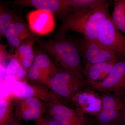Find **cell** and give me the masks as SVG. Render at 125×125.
Instances as JSON below:
<instances>
[{
	"mask_svg": "<svg viewBox=\"0 0 125 125\" xmlns=\"http://www.w3.org/2000/svg\"><path fill=\"white\" fill-rule=\"evenodd\" d=\"M111 17L116 27L125 34V0L115 1L114 10Z\"/></svg>",
	"mask_w": 125,
	"mask_h": 125,
	"instance_id": "d6986e66",
	"label": "cell"
},
{
	"mask_svg": "<svg viewBox=\"0 0 125 125\" xmlns=\"http://www.w3.org/2000/svg\"><path fill=\"white\" fill-rule=\"evenodd\" d=\"M109 7L107 1L98 0L91 6L74 10L63 19L61 33L74 31L88 39L97 40L101 24L111 17Z\"/></svg>",
	"mask_w": 125,
	"mask_h": 125,
	"instance_id": "6da1fadb",
	"label": "cell"
},
{
	"mask_svg": "<svg viewBox=\"0 0 125 125\" xmlns=\"http://www.w3.org/2000/svg\"><path fill=\"white\" fill-rule=\"evenodd\" d=\"M10 93L17 99L34 97L48 104L54 99L55 94L43 86L33 85L27 81H16Z\"/></svg>",
	"mask_w": 125,
	"mask_h": 125,
	"instance_id": "8fae6325",
	"label": "cell"
},
{
	"mask_svg": "<svg viewBox=\"0 0 125 125\" xmlns=\"http://www.w3.org/2000/svg\"><path fill=\"white\" fill-rule=\"evenodd\" d=\"M37 41L63 69L83 73L79 46L73 42L62 38L46 41L38 39Z\"/></svg>",
	"mask_w": 125,
	"mask_h": 125,
	"instance_id": "7a4b0ae2",
	"label": "cell"
},
{
	"mask_svg": "<svg viewBox=\"0 0 125 125\" xmlns=\"http://www.w3.org/2000/svg\"><path fill=\"white\" fill-rule=\"evenodd\" d=\"M90 87L79 93L73 99L76 108L83 113L96 116L102 108L101 95Z\"/></svg>",
	"mask_w": 125,
	"mask_h": 125,
	"instance_id": "4fadbf2b",
	"label": "cell"
},
{
	"mask_svg": "<svg viewBox=\"0 0 125 125\" xmlns=\"http://www.w3.org/2000/svg\"><path fill=\"white\" fill-rule=\"evenodd\" d=\"M47 86L58 100L72 102L77 94L90 87L83 74L64 69L51 78Z\"/></svg>",
	"mask_w": 125,
	"mask_h": 125,
	"instance_id": "3957f363",
	"label": "cell"
},
{
	"mask_svg": "<svg viewBox=\"0 0 125 125\" xmlns=\"http://www.w3.org/2000/svg\"><path fill=\"white\" fill-rule=\"evenodd\" d=\"M123 119H124V121H125V108H124V109H123Z\"/></svg>",
	"mask_w": 125,
	"mask_h": 125,
	"instance_id": "484cf974",
	"label": "cell"
},
{
	"mask_svg": "<svg viewBox=\"0 0 125 125\" xmlns=\"http://www.w3.org/2000/svg\"><path fill=\"white\" fill-rule=\"evenodd\" d=\"M38 38H33L26 40L15 49V56L28 72L31 67L35 57L33 46Z\"/></svg>",
	"mask_w": 125,
	"mask_h": 125,
	"instance_id": "2e32d148",
	"label": "cell"
},
{
	"mask_svg": "<svg viewBox=\"0 0 125 125\" xmlns=\"http://www.w3.org/2000/svg\"><path fill=\"white\" fill-rule=\"evenodd\" d=\"M58 125H92L88 118H81L74 116L62 117L57 115H51Z\"/></svg>",
	"mask_w": 125,
	"mask_h": 125,
	"instance_id": "44dd1931",
	"label": "cell"
},
{
	"mask_svg": "<svg viewBox=\"0 0 125 125\" xmlns=\"http://www.w3.org/2000/svg\"><path fill=\"white\" fill-rule=\"evenodd\" d=\"M58 72L48 56L39 52L35 54L33 62L28 71L27 82L47 85L51 78Z\"/></svg>",
	"mask_w": 125,
	"mask_h": 125,
	"instance_id": "8992f818",
	"label": "cell"
},
{
	"mask_svg": "<svg viewBox=\"0 0 125 125\" xmlns=\"http://www.w3.org/2000/svg\"><path fill=\"white\" fill-rule=\"evenodd\" d=\"M27 20L30 29L39 36H46L54 31L55 26L54 14L36 10L29 12Z\"/></svg>",
	"mask_w": 125,
	"mask_h": 125,
	"instance_id": "7c38bea8",
	"label": "cell"
},
{
	"mask_svg": "<svg viewBox=\"0 0 125 125\" xmlns=\"http://www.w3.org/2000/svg\"><path fill=\"white\" fill-rule=\"evenodd\" d=\"M100 95L102 108L96 118L97 124L113 125V123L116 122H125L123 114L125 100L111 94H101Z\"/></svg>",
	"mask_w": 125,
	"mask_h": 125,
	"instance_id": "52a82bcc",
	"label": "cell"
},
{
	"mask_svg": "<svg viewBox=\"0 0 125 125\" xmlns=\"http://www.w3.org/2000/svg\"><path fill=\"white\" fill-rule=\"evenodd\" d=\"M34 121L37 125H48L46 120L44 119L43 117H41Z\"/></svg>",
	"mask_w": 125,
	"mask_h": 125,
	"instance_id": "603a6c76",
	"label": "cell"
},
{
	"mask_svg": "<svg viewBox=\"0 0 125 125\" xmlns=\"http://www.w3.org/2000/svg\"><path fill=\"white\" fill-rule=\"evenodd\" d=\"M17 99L10 93L0 99V125H6L14 120L13 111Z\"/></svg>",
	"mask_w": 125,
	"mask_h": 125,
	"instance_id": "e0dca14e",
	"label": "cell"
},
{
	"mask_svg": "<svg viewBox=\"0 0 125 125\" xmlns=\"http://www.w3.org/2000/svg\"><path fill=\"white\" fill-rule=\"evenodd\" d=\"M15 5L29 6L65 17L71 13L70 0H19L11 2Z\"/></svg>",
	"mask_w": 125,
	"mask_h": 125,
	"instance_id": "30bf717a",
	"label": "cell"
},
{
	"mask_svg": "<svg viewBox=\"0 0 125 125\" xmlns=\"http://www.w3.org/2000/svg\"><path fill=\"white\" fill-rule=\"evenodd\" d=\"M79 48L85 65L109 61L123 57L105 47L97 40L83 37Z\"/></svg>",
	"mask_w": 125,
	"mask_h": 125,
	"instance_id": "5b68a950",
	"label": "cell"
},
{
	"mask_svg": "<svg viewBox=\"0 0 125 125\" xmlns=\"http://www.w3.org/2000/svg\"><path fill=\"white\" fill-rule=\"evenodd\" d=\"M90 88L98 93L112 94L125 100V58L117 61L106 78Z\"/></svg>",
	"mask_w": 125,
	"mask_h": 125,
	"instance_id": "277c9868",
	"label": "cell"
},
{
	"mask_svg": "<svg viewBox=\"0 0 125 125\" xmlns=\"http://www.w3.org/2000/svg\"><path fill=\"white\" fill-rule=\"evenodd\" d=\"M98 1V0H70L71 7L75 10L89 7Z\"/></svg>",
	"mask_w": 125,
	"mask_h": 125,
	"instance_id": "7402d4cb",
	"label": "cell"
},
{
	"mask_svg": "<svg viewBox=\"0 0 125 125\" xmlns=\"http://www.w3.org/2000/svg\"><path fill=\"white\" fill-rule=\"evenodd\" d=\"M92 125H111V124H97L96 125H93L92 124Z\"/></svg>",
	"mask_w": 125,
	"mask_h": 125,
	"instance_id": "4316f807",
	"label": "cell"
},
{
	"mask_svg": "<svg viewBox=\"0 0 125 125\" xmlns=\"http://www.w3.org/2000/svg\"><path fill=\"white\" fill-rule=\"evenodd\" d=\"M22 18L18 16L8 27L5 34L10 46L16 49L26 40L36 38Z\"/></svg>",
	"mask_w": 125,
	"mask_h": 125,
	"instance_id": "5bb4252c",
	"label": "cell"
},
{
	"mask_svg": "<svg viewBox=\"0 0 125 125\" xmlns=\"http://www.w3.org/2000/svg\"><path fill=\"white\" fill-rule=\"evenodd\" d=\"M122 57H123L109 61L85 65L83 73L90 85L102 81L106 78L114 65Z\"/></svg>",
	"mask_w": 125,
	"mask_h": 125,
	"instance_id": "9a60e30c",
	"label": "cell"
},
{
	"mask_svg": "<svg viewBox=\"0 0 125 125\" xmlns=\"http://www.w3.org/2000/svg\"><path fill=\"white\" fill-rule=\"evenodd\" d=\"M6 125H22L19 123L17 121L14 120H13Z\"/></svg>",
	"mask_w": 125,
	"mask_h": 125,
	"instance_id": "d4e9b609",
	"label": "cell"
},
{
	"mask_svg": "<svg viewBox=\"0 0 125 125\" xmlns=\"http://www.w3.org/2000/svg\"><path fill=\"white\" fill-rule=\"evenodd\" d=\"M9 59L6 67L7 73L13 76L16 81H27L28 72L23 67L14 54L9 56Z\"/></svg>",
	"mask_w": 125,
	"mask_h": 125,
	"instance_id": "ac0fdd59",
	"label": "cell"
},
{
	"mask_svg": "<svg viewBox=\"0 0 125 125\" xmlns=\"http://www.w3.org/2000/svg\"><path fill=\"white\" fill-rule=\"evenodd\" d=\"M97 40L103 45L125 58V37L114 25L111 17L102 23Z\"/></svg>",
	"mask_w": 125,
	"mask_h": 125,
	"instance_id": "ba28073f",
	"label": "cell"
},
{
	"mask_svg": "<svg viewBox=\"0 0 125 125\" xmlns=\"http://www.w3.org/2000/svg\"><path fill=\"white\" fill-rule=\"evenodd\" d=\"M18 16L13 11L1 5L0 7V35L5 37L6 30Z\"/></svg>",
	"mask_w": 125,
	"mask_h": 125,
	"instance_id": "ffe728a7",
	"label": "cell"
},
{
	"mask_svg": "<svg viewBox=\"0 0 125 125\" xmlns=\"http://www.w3.org/2000/svg\"><path fill=\"white\" fill-rule=\"evenodd\" d=\"M15 108L18 120L35 121L43 117L46 106L39 99L30 97L17 99Z\"/></svg>",
	"mask_w": 125,
	"mask_h": 125,
	"instance_id": "9c48e42d",
	"label": "cell"
},
{
	"mask_svg": "<svg viewBox=\"0 0 125 125\" xmlns=\"http://www.w3.org/2000/svg\"><path fill=\"white\" fill-rule=\"evenodd\" d=\"M46 121L48 125H58L56 121L53 118L50 120H46Z\"/></svg>",
	"mask_w": 125,
	"mask_h": 125,
	"instance_id": "cb8c5ba5",
	"label": "cell"
}]
</instances>
